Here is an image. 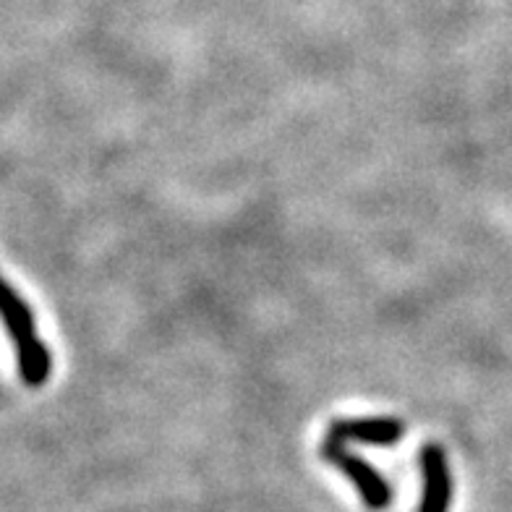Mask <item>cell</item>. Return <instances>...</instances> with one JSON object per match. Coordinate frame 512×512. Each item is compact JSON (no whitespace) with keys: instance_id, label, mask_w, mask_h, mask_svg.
<instances>
[{"instance_id":"1","label":"cell","mask_w":512,"mask_h":512,"mask_svg":"<svg viewBox=\"0 0 512 512\" xmlns=\"http://www.w3.org/2000/svg\"><path fill=\"white\" fill-rule=\"evenodd\" d=\"M0 322L11 337V345H14L21 382L37 390L50 379L53 356H50L48 345L42 343L29 304L6 283L3 275H0Z\"/></svg>"},{"instance_id":"3","label":"cell","mask_w":512,"mask_h":512,"mask_svg":"<svg viewBox=\"0 0 512 512\" xmlns=\"http://www.w3.org/2000/svg\"><path fill=\"white\" fill-rule=\"evenodd\" d=\"M405 434V426L400 418H340L332 421L327 429V437L337 439V442H361V445L371 447H390L400 442Z\"/></svg>"},{"instance_id":"4","label":"cell","mask_w":512,"mask_h":512,"mask_svg":"<svg viewBox=\"0 0 512 512\" xmlns=\"http://www.w3.org/2000/svg\"><path fill=\"white\" fill-rule=\"evenodd\" d=\"M421 476H424V492H421L418 512H450V465H447L445 450L437 442H429L421 450Z\"/></svg>"},{"instance_id":"2","label":"cell","mask_w":512,"mask_h":512,"mask_svg":"<svg viewBox=\"0 0 512 512\" xmlns=\"http://www.w3.org/2000/svg\"><path fill=\"white\" fill-rule=\"evenodd\" d=\"M322 458L330 460L337 471L343 473L345 479L351 481L353 489L358 492V497L364 499V505L374 512H382L392 505V486L387 484L382 473L374 468V465L366 463L361 455L351 452L343 442L337 439L324 437L322 442Z\"/></svg>"}]
</instances>
